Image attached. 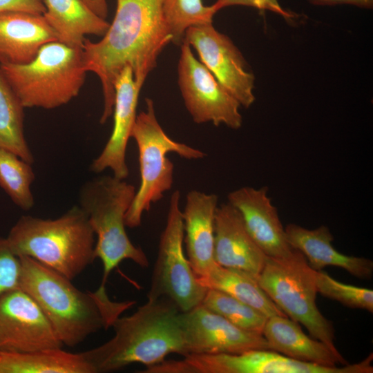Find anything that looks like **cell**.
Masks as SVG:
<instances>
[{
	"label": "cell",
	"mask_w": 373,
	"mask_h": 373,
	"mask_svg": "<svg viewBox=\"0 0 373 373\" xmlns=\"http://www.w3.org/2000/svg\"><path fill=\"white\" fill-rule=\"evenodd\" d=\"M316 271L305 256L294 249L287 258L268 257L258 280L287 317L304 325L314 338L338 351L333 324L316 305Z\"/></svg>",
	"instance_id": "8"
},
{
	"label": "cell",
	"mask_w": 373,
	"mask_h": 373,
	"mask_svg": "<svg viewBox=\"0 0 373 373\" xmlns=\"http://www.w3.org/2000/svg\"><path fill=\"white\" fill-rule=\"evenodd\" d=\"M21 262L12 251L6 238L0 237V298L20 288Z\"/></svg>",
	"instance_id": "30"
},
{
	"label": "cell",
	"mask_w": 373,
	"mask_h": 373,
	"mask_svg": "<svg viewBox=\"0 0 373 373\" xmlns=\"http://www.w3.org/2000/svg\"><path fill=\"white\" fill-rule=\"evenodd\" d=\"M180 193L175 191L169 201L165 228L153 270L149 300L166 298L180 312L202 303L207 291L198 280L183 250L184 224L180 208Z\"/></svg>",
	"instance_id": "9"
},
{
	"label": "cell",
	"mask_w": 373,
	"mask_h": 373,
	"mask_svg": "<svg viewBox=\"0 0 373 373\" xmlns=\"http://www.w3.org/2000/svg\"><path fill=\"white\" fill-rule=\"evenodd\" d=\"M58 41L43 15L24 12L0 13V64H24L40 48Z\"/></svg>",
	"instance_id": "19"
},
{
	"label": "cell",
	"mask_w": 373,
	"mask_h": 373,
	"mask_svg": "<svg viewBox=\"0 0 373 373\" xmlns=\"http://www.w3.org/2000/svg\"><path fill=\"white\" fill-rule=\"evenodd\" d=\"M211 6L216 12L229 6H244L260 10H269L286 19H292L294 16L291 12L283 9L278 0H217Z\"/></svg>",
	"instance_id": "31"
},
{
	"label": "cell",
	"mask_w": 373,
	"mask_h": 373,
	"mask_svg": "<svg viewBox=\"0 0 373 373\" xmlns=\"http://www.w3.org/2000/svg\"><path fill=\"white\" fill-rule=\"evenodd\" d=\"M113 128L100 154L92 162L90 170L99 173L110 169L113 175L125 180L128 175L126 152L134 126L140 92L143 86L134 79L132 69L126 66L115 81Z\"/></svg>",
	"instance_id": "15"
},
{
	"label": "cell",
	"mask_w": 373,
	"mask_h": 373,
	"mask_svg": "<svg viewBox=\"0 0 373 373\" xmlns=\"http://www.w3.org/2000/svg\"><path fill=\"white\" fill-rule=\"evenodd\" d=\"M144 373H192L191 367L184 361L163 360L162 361L146 366Z\"/></svg>",
	"instance_id": "33"
},
{
	"label": "cell",
	"mask_w": 373,
	"mask_h": 373,
	"mask_svg": "<svg viewBox=\"0 0 373 373\" xmlns=\"http://www.w3.org/2000/svg\"><path fill=\"white\" fill-rule=\"evenodd\" d=\"M184 357L192 373L373 372L372 353L359 363L337 367L295 360L270 350H253L240 354H192Z\"/></svg>",
	"instance_id": "11"
},
{
	"label": "cell",
	"mask_w": 373,
	"mask_h": 373,
	"mask_svg": "<svg viewBox=\"0 0 373 373\" xmlns=\"http://www.w3.org/2000/svg\"><path fill=\"white\" fill-rule=\"evenodd\" d=\"M63 343L36 301L21 288L0 298V351L30 352Z\"/></svg>",
	"instance_id": "13"
},
{
	"label": "cell",
	"mask_w": 373,
	"mask_h": 373,
	"mask_svg": "<svg viewBox=\"0 0 373 373\" xmlns=\"http://www.w3.org/2000/svg\"><path fill=\"white\" fill-rule=\"evenodd\" d=\"M201 304L236 326L253 333L262 334L268 319L260 312L216 289H207Z\"/></svg>",
	"instance_id": "28"
},
{
	"label": "cell",
	"mask_w": 373,
	"mask_h": 373,
	"mask_svg": "<svg viewBox=\"0 0 373 373\" xmlns=\"http://www.w3.org/2000/svg\"><path fill=\"white\" fill-rule=\"evenodd\" d=\"M35 178L31 164L0 147V186L22 210L28 211L35 204L31 191Z\"/></svg>",
	"instance_id": "26"
},
{
	"label": "cell",
	"mask_w": 373,
	"mask_h": 373,
	"mask_svg": "<svg viewBox=\"0 0 373 373\" xmlns=\"http://www.w3.org/2000/svg\"><path fill=\"white\" fill-rule=\"evenodd\" d=\"M213 257L220 266L257 278L268 258L250 236L239 211L229 202L216 211Z\"/></svg>",
	"instance_id": "17"
},
{
	"label": "cell",
	"mask_w": 373,
	"mask_h": 373,
	"mask_svg": "<svg viewBox=\"0 0 373 373\" xmlns=\"http://www.w3.org/2000/svg\"><path fill=\"white\" fill-rule=\"evenodd\" d=\"M43 16L57 35L68 46L82 48L85 36L103 37L110 23L96 15L83 0H44Z\"/></svg>",
	"instance_id": "22"
},
{
	"label": "cell",
	"mask_w": 373,
	"mask_h": 373,
	"mask_svg": "<svg viewBox=\"0 0 373 373\" xmlns=\"http://www.w3.org/2000/svg\"><path fill=\"white\" fill-rule=\"evenodd\" d=\"M198 280L207 289H216L231 295L267 318L287 316L265 293L258 278L247 271L216 265L208 274L198 278Z\"/></svg>",
	"instance_id": "24"
},
{
	"label": "cell",
	"mask_w": 373,
	"mask_h": 373,
	"mask_svg": "<svg viewBox=\"0 0 373 373\" xmlns=\"http://www.w3.org/2000/svg\"><path fill=\"white\" fill-rule=\"evenodd\" d=\"M317 292L351 307L373 312V291L342 283L321 270L316 271Z\"/></svg>",
	"instance_id": "29"
},
{
	"label": "cell",
	"mask_w": 373,
	"mask_h": 373,
	"mask_svg": "<svg viewBox=\"0 0 373 373\" xmlns=\"http://www.w3.org/2000/svg\"><path fill=\"white\" fill-rule=\"evenodd\" d=\"M162 10L172 43L178 46L187 29L212 23L216 13L211 5L204 6L202 0H162Z\"/></svg>",
	"instance_id": "27"
},
{
	"label": "cell",
	"mask_w": 373,
	"mask_h": 373,
	"mask_svg": "<svg viewBox=\"0 0 373 373\" xmlns=\"http://www.w3.org/2000/svg\"><path fill=\"white\" fill-rule=\"evenodd\" d=\"M285 230L291 247L301 252L314 270L334 266L359 278L372 277L373 261L338 252L332 245L334 238L327 227L321 225L314 229H308L291 223L287 225Z\"/></svg>",
	"instance_id": "20"
},
{
	"label": "cell",
	"mask_w": 373,
	"mask_h": 373,
	"mask_svg": "<svg viewBox=\"0 0 373 373\" xmlns=\"http://www.w3.org/2000/svg\"><path fill=\"white\" fill-rule=\"evenodd\" d=\"M146 110L137 115L131 137L139 151L140 184L125 216L126 227H137L142 214L171 189L174 166L166 155L175 153L187 160H198L205 153L169 137L159 124L152 99L146 98Z\"/></svg>",
	"instance_id": "7"
},
{
	"label": "cell",
	"mask_w": 373,
	"mask_h": 373,
	"mask_svg": "<svg viewBox=\"0 0 373 373\" xmlns=\"http://www.w3.org/2000/svg\"><path fill=\"white\" fill-rule=\"evenodd\" d=\"M227 199L239 211L250 236L267 257L284 258L293 253L294 249L287 239L267 186H243L230 192Z\"/></svg>",
	"instance_id": "16"
},
{
	"label": "cell",
	"mask_w": 373,
	"mask_h": 373,
	"mask_svg": "<svg viewBox=\"0 0 373 373\" xmlns=\"http://www.w3.org/2000/svg\"><path fill=\"white\" fill-rule=\"evenodd\" d=\"M171 42L162 0H117L115 17L102 39H86L82 47L86 70L96 74L102 85V124L113 115L115 81L122 68L129 66L135 80L143 86Z\"/></svg>",
	"instance_id": "1"
},
{
	"label": "cell",
	"mask_w": 373,
	"mask_h": 373,
	"mask_svg": "<svg viewBox=\"0 0 373 373\" xmlns=\"http://www.w3.org/2000/svg\"><path fill=\"white\" fill-rule=\"evenodd\" d=\"M84 3L98 16L106 19L108 12L106 0H83Z\"/></svg>",
	"instance_id": "35"
},
{
	"label": "cell",
	"mask_w": 373,
	"mask_h": 373,
	"mask_svg": "<svg viewBox=\"0 0 373 373\" xmlns=\"http://www.w3.org/2000/svg\"><path fill=\"white\" fill-rule=\"evenodd\" d=\"M184 40L198 52L200 61L245 108L255 101V77L238 48L225 35L207 23L186 30Z\"/></svg>",
	"instance_id": "12"
},
{
	"label": "cell",
	"mask_w": 373,
	"mask_h": 373,
	"mask_svg": "<svg viewBox=\"0 0 373 373\" xmlns=\"http://www.w3.org/2000/svg\"><path fill=\"white\" fill-rule=\"evenodd\" d=\"M0 68L24 108L44 109L56 108L76 97L87 73L82 48L58 41L43 45L27 64Z\"/></svg>",
	"instance_id": "6"
},
{
	"label": "cell",
	"mask_w": 373,
	"mask_h": 373,
	"mask_svg": "<svg viewBox=\"0 0 373 373\" xmlns=\"http://www.w3.org/2000/svg\"><path fill=\"white\" fill-rule=\"evenodd\" d=\"M217 207L216 195L192 190L182 211L188 260L198 278L208 274L217 265L213 257Z\"/></svg>",
	"instance_id": "18"
},
{
	"label": "cell",
	"mask_w": 373,
	"mask_h": 373,
	"mask_svg": "<svg viewBox=\"0 0 373 373\" xmlns=\"http://www.w3.org/2000/svg\"><path fill=\"white\" fill-rule=\"evenodd\" d=\"M19 257L20 288L39 305L63 345L75 346L112 326L119 314L135 303L113 302L106 290L82 291L54 269L33 258Z\"/></svg>",
	"instance_id": "2"
},
{
	"label": "cell",
	"mask_w": 373,
	"mask_h": 373,
	"mask_svg": "<svg viewBox=\"0 0 373 373\" xmlns=\"http://www.w3.org/2000/svg\"><path fill=\"white\" fill-rule=\"evenodd\" d=\"M309 2L316 6L346 4L367 9H371L373 7V0H309Z\"/></svg>",
	"instance_id": "34"
},
{
	"label": "cell",
	"mask_w": 373,
	"mask_h": 373,
	"mask_svg": "<svg viewBox=\"0 0 373 373\" xmlns=\"http://www.w3.org/2000/svg\"><path fill=\"white\" fill-rule=\"evenodd\" d=\"M178 74L185 106L195 123L211 122L233 129L241 127L240 104L195 57L184 40L180 45Z\"/></svg>",
	"instance_id": "10"
},
{
	"label": "cell",
	"mask_w": 373,
	"mask_h": 373,
	"mask_svg": "<svg viewBox=\"0 0 373 373\" xmlns=\"http://www.w3.org/2000/svg\"><path fill=\"white\" fill-rule=\"evenodd\" d=\"M45 10L44 0H0V13L24 12L44 15Z\"/></svg>",
	"instance_id": "32"
},
{
	"label": "cell",
	"mask_w": 373,
	"mask_h": 373,
	"mask_svg": "<svg viewBox=\"0 0 373 373\" xmlns=\"http://www.w3.org/2000/svg\"><path fill=\"white\" fill-rule=\"evenodd\" d=\"M262 335L270 350L295 360L326 367L346 365L338 351H334L323 342L307 336L298 323L287 316L268 318Z\"/></svg>",
	"instance_id": "21"
},
{
	"label": "cell",
	"mask_w": 373,
	"mask_h": 373,
	"mask_svg": "<svg viewBox=\"0 0 373 373\" xmlns=\"http://www.w3.org/2000/svg\"><path fill=\"white\" fill-rule=\"evenodd\" d=\"M135 192L133 184L114 175L93 178L80 188L78 206L97 235L95 257L103 265L99 288L106 289L111 272L123 260H132L142 267L149 265L144 251L131 242L125 229V216Z\"/></svg>",
	"instance_id": "5"
},
{
	"label": "cell",
	"mask_w": 373,
	"mask_h": 373,
	"mask_svg": "<svg viewBox=\"0 0 373 373\" xmlns=\"http://www.w3.org/2000/svg\"><path fill=\"white\" fill-rule=\"evenodd\" d=\"M24 108L0 68V147L32 164L34 157L24 135Z\"/></svg>",
	"instance_id": "25"
},
{
	"label": "cell",
	"mask_w": 373,
	"mask_h": 373,
	"mask_svg": "<svg viewBox=\"0 0 373 373\" xmlns=\"http://www.w3.org/2000/svg\"><path fill=\"white\" fill-rule=\"evenodd\" d=\"M0 373H94L83 352L48 349L30 352L0 351Z\"/></svg>",
	"instance_id": "23"
},
{
	"label": "cell",
	"mask_w": 373,
	"mask_h": 373,
	"mask_svg": "<svg viewBox=\"0 0 373 373\" xmlns=\"http://www.w3.org/2000/svg\"><path fill=\"white\" fill-rule=\"evenodd\" d=\"M178 321L186 355L240 354L253 350H270L262 334L236 326L202 304L189 311L180 312Z\"/></svg>",
	"instance_id": "14"
},
{
	"label": "cell",
	"mask_w": 373,
	"mask_h": 373,
	"mask_svg": "<svg viewBox=\"0 0 373 373\" xmlns=\"http://www.w3.org/2000/svg\"><path fill=\"white\" fill-rule=\"evenodd\" d=\"M180 312L166 298L148 299L131 315L113 322L112 338L83 354L94 373L116 371L135 363L150 366L172 353L185 356Z\"/></svg>",
	"instance_id": "3"
},
{
	"label": "cell",
	"mask_w": 373,
	"mask_h": 373,
	"mask_svg": "<svg viewBox=\"0 0 373 373\" xmlns=\"http://www.w3.org/2000/svg\"><path fill=\"white\" fill-rule=\"evenodd\" d=\"M6 238L18 256L33 258L70 280L95 259V233L78 205L55 219L23 216Z\"/></svg>",
	"instance_id": "4"
}]
</instances>
